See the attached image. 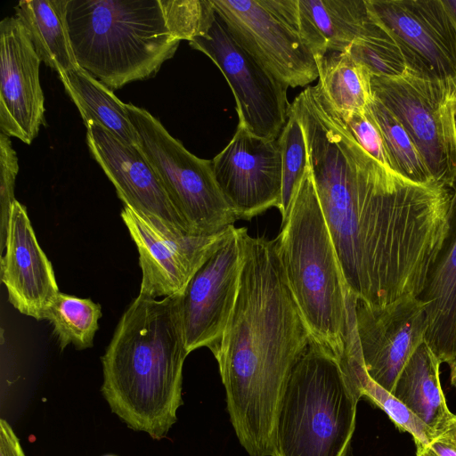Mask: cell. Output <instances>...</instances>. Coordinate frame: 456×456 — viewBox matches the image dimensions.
I'll use <instances>...</instances> for the list:
<instances>
[{
	"mask_svg": "<svg viewBox=\"0 0 456 456\" xmlns=\"http://www.w3.org/2000/svg\"><path fill=\"white\" fill-rule=\"evenodd\" d=\"M342 273L358 300L419 297L448 228L452 191L411 182L356 142L318 86L290 103Z\"/></svg>",
	"mask_w": 456,
	"mask_h": 456,
	"instance_id": "6da1fadb",
	"label": "cell"
},
{
	"mask_svg": "<svg viewBox=\"0 0 456 456\" xmlns=\"http://www.w3.org/2000/svg\"><path fill=\"white\" fill-rule=\"evenodd\" d=\"M242 269L236 302L214 355L230 420L249 456H273L279 405L311 337L293 297L277 241L238 228Z\"/></svg>",
	"mask_w": 456,
	"mask_h": 456,
	"instance_id": "7a4b0ae2",
	"label": "cell"
},
{
	"mask_svg": "<svg viewBox=\"0 0 456 456\" xmlns=\"http://www.w3.org/2000/svg\"><path fill=\"white\" fill-rule=\"evenodd\" d=\"M188 354L182 295L158 300L139 294L102 356L101 391L112 412L133 430L165 438L183 404Z\"/></svg>",
	"mask_w": 456,
	"mask_h": 456,
	"instance_id": "3957f363",
	"label": "cell"
},
{
	"mask_svg": "<svg viewBox=\"0 0 456 456\" xmlns=\"http://www.w3.org/2000/svg\"><path fill=\"white\" fill-rule=\"evenodd\" d=\"M210 8V0H68L66 20L78 66L118 89L155 76Z\"/></svg>",
	"mask_w": 456,
	"mask_h": 456,
	"instance_id": "277c9868",
	"label": "cell"
},
{
	"mask_svg": "<svg viewBox=\"0 0 456 456\" xmlns=\"http://www.w3.org/2000/svg\"><path fill=\"white\" fill-rule=\"evenodd\" d=\"M281 224L278 254L311 339L340 359L358 299L346 287L309 161Z\"/></svg>",
	"mask_w": 456,
	"mask_h": 456,
	"instance_id": "5b68a950",
	"label": "cell"
},
{
	"mask_svg": "<svg viewBox=\"0 0 456 456\" xmlns=\"http://www.w3.org/2000/svg\"><path fill=\"white\" fill-rule=\"evenodd\" d=\"M360 398L339 359L311 340L286 383L273 456H347Z\"/></svg>",
	"mask_w": 456,
	"mask_h": 456,
	"instance_id": "8992f818",
	"label": "cell"
},
{
	"mask_svg": "<svg viewBox=\"0 0 456 456\" xmlns=\"http://www.w3.org/2000/svg\"><path fill=\"white\" fill-rule=\"evenodd\" d=\"M139 148L192 234L211 235L237 220L216 182L212 161L196 157L146 110L126 104Z\"/></svg>",
	"mask_w": 456,
	"mask_h": 456,
	"instance_id": "52a82bcc",
	"label": "cell"
},
{
	"mask_svg": "<svg viewBox=\"0 0 456 456\" xmlns=\"http://www.w3.org/2000/svg\"><path fill=\"white\" fill-rule=\"evenodd\" d=\"M233 38L290 87L319 77L314 55L298 28L297 0H211Z\"/></svg>",
	"mask_w": 456,
	"mask_h": 456,
	"instance_id": "ba28073f",
	"label": "cell"
},
{
	"mask_svg": "<svg viewBox=\"0 0 456 456\" xmlns=\"http://www.w3.org/2000/svg\"><path fill=\"white\" fill-rule=\"evenodd\" d=\"M374 98L406 130L432 178L450 190L456 187V132L452 100L456 90L406 73L387 77L370 75Z\"/></svg>",
	"mask_w": 456,
	"mask_h": 456,
	"instance_id": "9c48e42d",
	"label": "cell"
},
{
	"mask_svg": "<svg viewBox=\"0 0 456 456\" xmlns=\"http://www.w3.org/2000/svg\"><path fill=\"white\" fill-rule=\"evenodd\" d=\"M189 43L208 56L227 80L235 98L239 123L259 137L278 139L288 119L289 86L233 38L214 6L202 30Z\"/></svg>",
	"mask_w": 456,
	"mask_h": 456,
	"instance_id": "30bf717a",
	"label": "cell"
},
{
	"mask_svg": "<svg viewBox=\"0 0 456 456\" xmlns=\"http://www.w3.org/2000/svg\"><path fill=\"white\" fill-rule=\"evenodd\" d=\"M407 72L456 90V26L442 0H366Z\"/></svg>",
	"mask_w": 456,
	"mask_h": 456,
	"instance_id": "8fae6325",
	"label": "cell"
},
{
	"mask_svg": "<svg viewBox=\"0 0 456 456\" xmlns=\"http://www.w3.org/2000/svg\"><path fill=\"white\" fill-rule=\"evenodd\" d=\"M121 217L139 254V294L153 298L182 295L232 226L216 234H191L125 205Z\"/></svg>",
	"mask_w": 456,
	"mask_h": 456,
	"instance_id": "7c38bea8",
	"label": "cell"
},
{
	"mask_svg": "<svg viewBox=\"0 0 456 456\" xmlns=\"http://www.w3.org/2000/svg\"><path fill=\"white\" fill-rule=\"evenodd\" d=\"M242 262L239 231L232 225L182 294L189 354L200 347H208L214 355L216 354L236 302Z\"/></svg>",
	"mask_w": 456,
	"mask_h": 456,
	"instance_id": "4fadbf2b",
	"label": "cell"
},
{
	"mask_svg": "<svg viewBox=\"0 0 456 456\" xmlns=\"http://www.w3.org/2000/svg\"><path fill=\"white\" fill-rule=\"evenodd\" d=\"M213 174L237 219L249 220L281 202L282 164L277 139H265L239 123L212 160Z\"/></svg>",
	"mask_w": 456,
	"mask_h": 456,
	"instance_id": "5bb4252c",
	"label": "cell"
},
{
	"mask_svg": "<svg viewBox=\"0 0 456 456\" xmlns=\"http://www.w3.org/2000/svg\"><path fill=\"white\" fill-rule=\"evenodd\" d=\"M356 330L368 375L393 395L407 362L425 342L426 305L408 296L384 305L357 301Z\"/></svg>",
	"mask_w": 456,
	"mask_h": 456,
	"instance_id": "9a60e30c",
	"label": "cell"
},
{
	"mask_svg": "<svg viewBox=\"0 0 456 456\" xmlns=\"http://www.w3.org/2000/svg\"><path fill=\"white\" fill-rule=\"evenodd\" d=\"M41 60L28 35L14 16L0 22V128L30 144L45 115L39 81Z\"/></svg>",
	"mask_w": 456,
	"mask_h": 456,
	"instance_id": "2e32d148",
	"label": "cell"
},
{
	"mask_svg": "<svg viewBox=\"0 0 456 456\" xmlns=\"http://www.w3.org/2000/svg\"><path fill=\"white\" fill-rule=\"evenodd\" d=\"M86 126L90 152L115 186L123 204L191 233L141 149L123 142L94 122Z\"/></svg>",
	"mask_w": 456,
	"mask_h": 456,
	"instance_id": "e0dca14e",
	"label": "cell"
},
{
	"mask_svg": "<svg viewBox=\"0 0 456 456\" xmlns=\"http://www.w3.org/2000/svg\"><path fill=\"white\" fill-rule=\"evenodd\" d=\"M1 254V280L9 302L21 314L43 320L60 293L53 265L37 240L26 208H11Z\"/></svg>",
	"mask_w": 456,
	"mask_h": 456,
	"instance_id": "ac0fdd59",
	"label": "cell"
},
{
	"mask_svg": "<svg viewBox=\"0 0 456 456\" xmlns=\"http://www.w3.org/2000/svg\"><path fill=\"white\" fill-rule=\"evenodd\" d=\"M419 297L427 312L425 343L452 369L456 363V187L446 234Z\"/></svg>",
	"mask_w": 456,
	"mask_h": 456,
	"instance_id": "d6986e66",
	"label": "cell"
},
{
	"mask_svg": "<svg viewBox=\"0 0 456 456\" xmlns=\"http://www.w3.org/2000/svg\"><path fill=\"white\" fill-rule=\"evenodd\" d=\"M297 11L300 35L315 60L383 30L366 0H297Z\"/></svg>",
	"mask_w": 456,
	"mask_h": 456,
	"instance_id": "ffe728a7",
	"label": "cell"
},
{
	"mask_svg": "<svg viewBox=\"0 0 456 456\" xmlns=\"http://www.w3.org/2000/svg\"><path fill=\"white\" fill-rule=\"evenodd\" d=\"M441 362L424 342L400 373L393 395L435 433L452 418L439 378Z\"/></svg>",
	"mask_w": 456,
	"mask_h": 456,
	"instance_id": "44dd1931",
	"label": "cell"
},
{
	"mask_svg": "<svg viewBox=\"0 0 456 456\" xmlns=\"http://www.w3.org/2000/svg\"><path fill=\"white\" fill-rule=\"evenodd\" d=\"M68 0H22L15 17L25 28L41 61L58 75L77 69L68 31Z\"/></svg>",
	"mask_w": 456,
	"mask_h": 456,
	"instance_id": "7402d4cb",
	"label": "cell"
},
{
	"mask_svg": "<svg viewBox=\"0 0 456 456\" xmlns=\"http://www.w3.org/2000/svg\"><path fill=\"white\" fill-rule=\"evenodd\" d=\"M59 77L85 125L94 122L123 142L139 147L126 104L110 88L80 67Z\"/></svg>",
	"mask_w": 456,
	"mask_h": 456,
	"instance_id": "603a6c76",
	"label": "cell"
},
{
	"mask_svg": "<svg viewBox=\"0 0 456 456\" xmlns=\"http://www.w3.org/2000/svg\"><path fill=\"white\" fill-rule=\"evenodd\" d=\"M356 331L354 328L349 332L344 354L339 359L345 372L361 397L366 396L383 410L401 431L411 435L417 448L424 446L436 433L368 375Z\"/></svg>",
	"mask_w": 456,
	"mask_h": 456,
	"instance_id": "cb8c5ba5",
	"label": "cell"
},
{
	"mask_svg": "<svg viewBox=\"0 0 456 456\" xmlns=\"http://www.w3.org/2000/svg\"><path fill=\"white\" fill-rule=\"evenodd\" d=\"M321 89L339 114L363 110L372 101L370 73L347 52H329L316 60Z\"/></svg>",
	"mask_w": 456,
	"mask_h": 456,
	"instance_id": "d4e9b609",
	"label": "cell"
},
{
	"mask_svg": "<svg viewBox=\"0 0 456 456\" xmlns=\"http://www.w3.org/2000/svg\"><path fill=\"white\" fill-rule=\"evenodd\" d=\"M102 316L100 304L60 292L47 308L45 318L53 327L61 350L69 344L82 350L94 346Z\"/></svg>",
	"mask_w": 456,
	"mask_h": 456,
	"instance_id": "484cf974",
	"label": "cell"
},
{
	"mask_svg": "<svg viewBox=\"0 0 456 456\" xmlns=\"http://www.w3.org/2000/svg\"><path fill=\"white\" fill-rule=\"evenodd\" d=\"M368 108L380 129L390 168L417 183H436L413 141L398 119L374 97Z\"/></svg>",
	"mask_w": 456,
	"mask_h": 456,
	"instance_id": "4316f807",
	"label": "cell"
},
{
	"mask_svg": "<svg viewBox=\"0 0 456 456\" xmlns=\"http://www.w3.org/2000/svg\"><path fill=\"white\" fill-rule=\"evenodd\" d=\"M277 140L282 164V191L279 211L283 222L295 191L308 167L305 132L299 119L289 108L287 122Z\"/></svg>",
	"mask_w": 456,
	"mask_h": 456,
	"instance_id": "83f0119b",
	"label": "cell"
},
{
	"mask_svg": "<svg viewBox=\"0 0 456 456\" xmlns=\"http://www.w3.org/2000/svg\"><path fill=\"white\" fill-rule=\"evenodd\" d=\"M373 76L396 77L407 73L403 55L384 30L355 40L346 51Z\"/></svg>",
	"mask_w": 456,
	"mask_h": 456,
	"instance_id": "f1b7e54d",
	"label": "cell"
},
{
	"mask_svg": "<svg viewBox=\"0 0 456 456\" xmlns=\"http://www.w3.org/2000/svg\"><path fill=\"white\" fill-rule=\"evenodd\" d=\"M18 157L8 135L0 134V252L4 251L10 211L14 198Z\"/></svg>",
	"mask_w": 456,
	"mask_h": 456,
	"instance_id": "f546056e",
	"label": "cell"
},
{
	"mask_svg": "<svg viewBox=\"0 0 456 456\" xmlns=\"http://www.w3.org/2000/svg\"><path fill=\"white\" fill-rule=\"evenodd\" d=\"M338 115L363 150L377 161L390 168L380 129L368 106L363 110Z\"/></svg>",
	"mask_w": 456,
	"mask_h": 456,
	"instance_id": "4dcf8cb0",
	"label": "cell"
},
{
	"mask_svg": "<svg viewBox=\"0 0 456 456\" xmlns=\"http://www.w3.org/2000/svg\"><path fill=\"white\" fill-rule=\"evenodd\" d=\"M416 456H456V414L427 444L417 448Z\"/></svg>",
	"mask_w": 456,
	"mask_h": 456,
	"instance_id": "1f68e13d",
	"label": "cell"
},
{
	"mask_svg": "<svg viewBox=\"0 0 456 456\" xmlns=\"http://www.w3.org/2000/svg\"><path fill=\"white\" fill-rule=\"evenodd\" d=\"M0 456H26L15 432L3 419H0Z\"/></svg>",
	"mask_w": 456,
	"mask_h": 456,
	"instance_id": "d6a6232c",
	"label": "cell"
},
{
	"mask_svg": "<svg viewBox=\"0 0 456 456\" xmlns=\"http://www.w3.org/2000/svg\"><path fill=\"white\" fill-rule=\"evenodd\" d=\"M456 26V0H442Z\"/></svg>",
	"mask_w": 456,
	"mask_h": 456,
	"instance_id": "836d02e7",
	"label": "cell"
},
{
	"mask_svg": "<svg viewBox=\"0 0 456 456\" xmlns=\"http://www.w3.org/2000/svg\"><path fill=\"white\" fill-rule=\"evenodd\" d=\"M452 110L454 128H455V132H456V96L453 97V99L452 100Z\"/></svg>",
	"mask_w": 456,
	"mask_h": 456,
	"instance_id": "e575fe53",
	"label": "cell"
},
{
	"mask_svg": "<svg viewBox=\"0 0 456 456\" xmlns=\"http://www.w3.org/2000/svg\"><path fill=\"white\" fill-rule=\"evenodd\" d=\"M451 383L456 388V363L451 369Z\"/></svg>",
	"mask_w": 456,
	"mask_h": 456,
	"instance_id": "d590c367",
	"label": "cell"
}]
</instances>
